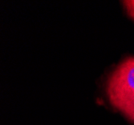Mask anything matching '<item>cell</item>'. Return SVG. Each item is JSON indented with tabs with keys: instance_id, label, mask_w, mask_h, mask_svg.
<instances>
[{
	"instance_id": "6da1fadb",
	"label": "cell",
	"mask_w": 134,
	"mask_h": 125,
	"mask_svg": "<svg viewBox=\"0 0 134 125\" xmlns=\"http://www.w3.org/2000/svg\"><path fill=\"white\" fill-rule=\"evenodd\" d=\"M106 94L112 106L120 112L134 102V56L126 57L110 73Z\"/></svg>"
},
{
	"instance_id": "7a4b0ae2",
	"label": "cell",
	"mask_w": 134,
	"mask_h": 125,
	"mask_svg": "<svg viewBox=\"0 0 134 125\" xmlns=\"http://www.w3.org/2000/svg\"><path fill=\"white\" fill-rule=\"evenodd\" d=\"M121 113L125 116L126 119H128L130 122L134 123V102H132L126 108H124L121 111Z\"/></svg>"
},
{
	"instance_id": "3957f363",
	"label": "cell",
	"mask_w": 134,
	"mask_h": 125,
	"mask_svg": "<svg viewBox=\"0 0 134 125\" xmlns=\"http://www.w3.org/2000/svg\"><path fill=\"white\" fill-rule=\"evenodd\" d=\"M123 6L129 17H131L134 20V0L123 1Z\"/></svg>"
}]
</instances>
